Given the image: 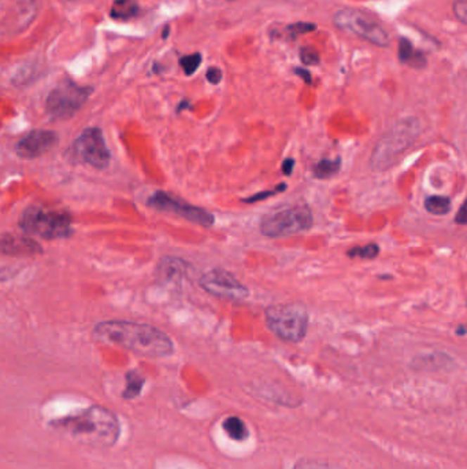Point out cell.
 <instances>
[{"mask_svg": "<svg viewBox=\"0 0 467 469\" xmlns=\"http://www.w3.org/2000/svg\"><path fill=\"white\" fill-rule=\"evenodd\" d=\"M455 223L461 225H467V198L463 202V205L458 210V214L455 217Z\"/></svg>", "mask_w": 467, "mask_h": 469, "instance_id": "f1b7e54d", "label": "cell"}, {"mask_svg": "<svg viewBox=\"0 0 467 469\" xmlns=\"http://www.w3.org/2000/svg\"><path fill=\"white\" fill-rule=\"evenodd\" d=\"M140 11L139 3L136 0H114L111 10H110V15L114 20H130L133 17H136Z\"/></svg>", "mask_w": 467, "mask_h": 469, "instance_id": "e0dca14e", "label": "cell"}, {"mask_svg": "<svg viewBox=\"0 0 467 469\" xmlns=\"http://www.w3.org/2000/svg\"><path fill=\"white\" fill-rule=\"evenodd\" d=\"M58 142L59 136L53 130H32L17 143L15 153L23 159H36L52 150Z\"/></svg>", "mask_w": 467, "mask_h": 469, "instance_id": "7c38bea8", "label": "cell"}, {"mask_svg": "<svg viewBox=\"0 0 467 469\" xmlns=\"http://www.w3.org/2000/svg\"><path fill=\"white\" fill-rule=\"evenodd\" d=\"M200 286L212 296L226 301H244L250 296L248 288L225 269L215 268L202 275Z\"/></svg>", "mask_w": 467, "mask_h": 469, "instance_id": "8fae6325", "label": "cell"}, {"mask_svg": "<svg viewBox=\"0 0 467 469\" xmlns=\"http://www.w3.org/2000/svg\"><path fill=\"white\" fill-rule=\"evenodd\" d=\"M341 168V159L335 158V159H321L315 166H314V176L316 179H331L335 175H338V170Z\"/></svg>", "mask_w": 467, "mask_h": 469, "instance_id": "ac0fdd59", "label": "cell"}, {"mask_svg": "<svg viewBox=\"0 0 467 469\" xmlns=\"http://www.w3.org/2000/svg\"><path fill=\"white\" fill-rule=\"evenodd\" d=\"M399 61L404 65L418 68V69H421L426 65L425 54L416 50V47L410 43V40H407L404 37L399 40Z\"/></svg>", "mask_w": 467, "mask_h": 469, "instance_id": "9a60e30c", "label": "cell"}, {"mask_svg": "<svg viewBox=\"0 0 467 469\" xmlns=\"http://www.w3.org/2000/svg\"><path fill=\"white\" fill-rule=\"evenodd\" d=\"M421 133V123L413 118H404L396 123L376 144L370 163L376 170H387L397 158L409 150Z\"/></svg>", "mask_w": 467, "mask_h": 469, "instance_id": "3957f363", "label": "cell"}, {"mask_svg": "<svg viewBox=\"0 0 467 469\" xmlns=\"http://www.w3.org/2000/svg\"><path fill=\"white\" fill-rule=\"evenodd\" d=\"M295 73H296L298 76H300V77L303 78L307 84L312 82V75H310V72H307V70H305V69H302V68H296V69H295Z\"/></svg>", "mask_w": 467, "mask_h": 469, "instance_id": "1f68e13d", "label": "cell"}, {"mask_svg": "<svg viewBox=\"0 0 467 469\" xmlns=\"http://www.w3.org/2000/svg\"><path fill=\"white\" fill-rule=\"evenodd\" d=\"M264 318L267 328L284 342L299 343L307 335L309 314L302 305L286 304L270 306L266 309Z\"/></svg>", "mask_w": 467, "mask_h": 469, "instance_id": "5b68a950", "label": "cell"}, {"mask_svg": "<svg viewBox=\"0 0 467 469\" xmlns=\"http://www.w3.org/2000/svg\"><path fill=\"white\" fill-rule=\"evenodd\" d=\"M300 61L305 65L315 66V65L319 63V55L314 51L312 49H302L300 50Z\"/></svg>", "mask_w": 467, "mask_h": 469, "instance_id": "83f0119b", "label": "cell"}, {"mask_svg": "<svg viewBox=\"0 0 467 469\" xmlns=\"http://www.w3.org/2000/svg\"><path fill=\"white\" fill-rule=\"evenodd\" d=\"M447 363H451V360L445 354H430V356H422L418 357L413 363V368L416 369H442L445 368Z\"/></svg>", "mask_w": 467, "mask_h": 469, "instance_id": "d6986e66", "label": "cell"}, {"mask_svg": "<svg viewBox=\"0 0 467 469\" xmlns=\"http://www.w3.org/2000/svg\"><path fill=\"white\" fill-rule=\"evenodd\" d=\"M143 387H144V377L139 372L130 370L127 375V387H125L122 396L127 399L136 398L137 395H140Z\"/></svg>", "mask_w": 467, "mask_h": 469, "instance_id": "ffe728a7", "label": "cell"}, {"mask_svg": "<svg viewBox=\"0 0 467 469\" xmlns=\"http://www.w3.org/2000/svg\"><path fill=\"white\" fill-rule=\"evenodd\" d=\"M283 173L286 175V176H290L292 172H293V168H295V159L293 158H286V161L283 162Z\"/></svg>", "mask_w": 467, "mask_h": 469, "instance_id": "4dcf8cb0", "label": "cell"}, {"mask_svg": "<svg viewBox=\"0 0 467 469\" xmlns=\"http://www.w3.org/2000/svg\"><path fill=\"white\" fill-rule=\"evenodd\" d=\"M1 253L4 256H32L43 253V249L27 236L4 234L1 236Z\"/></svg>", "mask_w": 467, "mask_h": 469, "instance_id": "5bb4252c", "label": "cell"}, {"mask_svg": "<svg viewBox=\"0 0 467 469\" xmlns=\"http://www.w3.org/2000/svg\"><path fill=\"white\" fill-rule=\"evenodd\" d=\"M75 158L96 169H105L110 165V151L104 140L103 132L99 128H87L75 140L72 146Z\"/></svg>", "mask_w": 467, "mask_h": 469, "instance_id": "9c48e42d", "label": "cell"}, {"mask_svg": "<svg viewBox=\"0 0 467 469\" xmlns=\"http://www.w3.org/2000/svg\"><path fill=\"white\" fill-rule=\"evenodd\" d=\"M52 430L79 443L111 447L118 442L121 424L118 417L101 405H92L50 423Z\"/></svg>", "mask_w": 467, "mask_h": 469, "instance_id": "7a4b0ae2", "label": "cell"}, {"mask_svg": "<svg viewBox=\"0 0 467 469\" xmlns=\"http://www.w3.org/2000/svg\"><path fill=\"white\" fill-rule=\"evenodd\" d=\"M286 189V182H283V184H279L276 188H273V189H269V191H260V192H258V194H255V195H252V196H250V198H245V199H243V202L244 204H255V202H260V201H264V199H267V198H270V196H274V195H277V194H280V192H284Z\"/></svg>", "mask_w": 467, "mask_h": 469, "instance_id": "d4e9b609", "label": "cell"}, {"mask_svg": "<svg viewBox=\"0 0 467 469\" xmlns=\"http://www.w3.org/2000/svg\"><path fill=\"white\" fill-rule=\"evenodd\" d=\"M189 268L191 266L186 261L177 258V257H165L158 265L156 279L162 284L180 286L185 280V277H188Z\"/></svg>", "mask_w": 467, "mask_h": 469, "instance_id": "4fadbf2b", "label": "cell"}, {"mask_svg": "<svg viewBox=\"0 0 467 469\" xmlns=\"http://www.w3.org/2000/svg\"><path fill=\"white\" fill-rule=\"evenodd\" d=\"M200 63H202V55L200 54L186 55V56H182L180 59V65H181L182 70L186 76H192L198 70Z\"/></svg>", "mask_w": 467, "mask_h": 469, "instance_id": "cb8c5ba5", "label": "cell"}, {"mask_svg": "<svg viewBox=\"0 0 467 469\" xmlns=\"http://www.w3.org/2000/svg\"><path fill=\"white\" fill-rule=\"evenodd\" d=\"M312 210L306 205H295L266 214L260 220V232L267 237H283L306 232L312 227Z\"/></svg>", "mask_w": 467, "mask_h": 469, "instance_id": "52a82bcc", "label": "cell"}, {"mask_svg": "<svg viewBox=\"0 0 467 469\" xmlns=\"http://www.w3.org/2000/svg\"><path fill=\"white\" fill-rule=\"evenodd\" d=\"M92 335L98 342L120 346L137 356L148 358L167 357L174 351L170 337L148 324L122 320L102 321L95 325Z\"/></svg>", "mask_w": 467, "mask_h": 469, "instance_id": "6da1fadb", "label": "cell"}, {"mask_svg": "<svg viewBox=\"0 0 467 469\" xmlns=\"http://www.w3.org/2000/svg\"><path fill=\"white\" fill-rule=\"evenodd\" d=\"M380 253V247L374 243L367 246H357L351 250H348L350 258H361V260H374Z\"/></svg>", "mask_w": 467, "mask_h": 469, "instance_id": "603a6c76", "label": "cell"}, {"mask_svg": "<svg viewBox=\"0 0 467 469\" xmlns=\"http://www.w3.org/2000/svg\"><path fill=\"white\" fill-rule=\"evenodd\" d=\"M315 29V25L312 24H307V23H298V24H293V25L288 26L286 27V33L295 39L300 35H305V33H309V32H312Z\"/></svg>", "mask_w": 467, "mask_h": 469, "instance_id": "484cf974", "label": "cell"}, {"mask_svg": "<svg viewBox=\"0 0 467 469\" xmlns=\"http://www.w3.org/2000/svg\"><path fill=\"white\" fill-rule=\"evenodd\" d=\"M20 228L26 234L43 239H65L73 234V218L68 211L32 205L20 217Z\"/></svg>", "mask_w": 467, "mask_h": 469, "instance_id": "277c9868", "label": "cell"}, {"mask_svg": "<svg viewBox=\"0 0 467 469\" xmlns=\"http://www.w3.org/2000/svg\"><path fill=\"white\" fill-rule=\"evenodd\" d=\"M206 77H207L208 81H210L211 84L217 85V84L221 81V78H222V73H221V70H219L218 68H210L207 70Z\"/></svg>", "mask_w": 467, "mask_h": 469, "instance_id": "f546056e", "label": "cell"}, {"mask_svg": "<svg viewBox=\"0 0 467 469\" xmlns=\"http://www.w3.org/2000/svg\"><path fill=\"white\" fill-rule=\"evenodd\" d=\"M147 205L151 208H155L158 211L174 213L182 218H185L193 224H199L202 227H211L215 221V217L211 211H208L206 208H199V206H193L191 204H185L184 201H180V199L174 198L173 195L163 192V191H156L155 194H153L148 198Z\"/></svg>", "mask_w": 467, "mask_h": 469, "instance_id": "30bf717a", "label": "cell"}, {"mask_svg": "<svg viewBox=\"0 0 467 469\" xmlns=\"http://www.w3.org/2000/svg\"><path fill=\"white\" fill-rule=\"evenodd\" d=\"M425 208L435 215H444L451 210V199L440 195L429 196L425 201Z\"/></svg>", "mask_w": 467, "mask_h": 469, "instance_id": "7402d4cb", "label": "cell"}, {"mask_svg": "<svg viewBox=\"0 0 467 469\" xmlns=\"http://www.w3.org/2000/svg\"><path fill=\"white\" fill-rule=\"evenodd\" d=\"M222 428L234 442H244L250 437V430L244 423V420H241L240 417H226L222 423Z\"/></svg>", "mask_w": 467, "mask_h": 469, "instance_id": "2e32d148", "label": "cell"}, {"mask_svg": "<svg viewBox=\"0 0 467 469\" xmlns=\"http://www.w3.org/2000/svg\"><path fill=\"white\" fill-rule=\"evenodd\" d=\"M454 8V14L455 17L462 23L467 25V0H456L452 6Z\"/></svg>", "mask_w": 467, "mask_h": 469, "instance_id": "4316f807", "label": "cell"}, {"mask_svg": "<svg viewBox=\"0 0 467 469\" xmlns=\"http://www.w3.org/2000/svg\"><path fill=\"white\" fill-rule=\"evenodd\" d=\"M333 24L374 46L387 47L390 44V35L384 25L374 15L361 8H340L333 15Z\"/></svg>", "mask_w": 467, "mask_h": 469, "instance_id": "8992f818", "label": "cell"}, {"mask_svg": "<svg viewBox=\"0 0 467 469\" xmlns=\"http://www.w3.org/2000/svg\"><path fill=\"white\" fill-rule=\"evenodd\" d=\"M292 469H347L338 463H332L321 458H300L298 460Z\"/></svg>", "mask_w": 467, "mask_h": 469, "instance_id": "44dd1931", "label": "cell"}, {"mask_svg": "<svg viewBox=\"0 0 467 469\" xmlns=\"http://www.w3.org/2000/svg\"><path fill=\"white\" fill-rule=\"evenodd\" d=\"M91 87H81L72 80L60 81L47 98L46 111L52 120H69L85 104L92 94Z\"/></svg>", "mask_w": 467, "mask_h": 469, "instance_id": "ba28073f", "label": "cell"}]
</instances>
